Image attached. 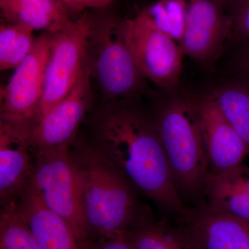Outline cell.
Returning a JSON list of instances; mask_svg holds the SVG:
<instances>
[{
	"label": "cell",
	"instance_id": "obj_6",
	"mask_svg": "<svg viewBox=\"0 0 249 249\" xmlns=\"http://www.w3.org/2000/svg\"><path fill=\"white\" fill-rule=\"evenodd\" d=\"M91 26L86 11L52 34L42 100L34 123L66 97L84 71Z\"/></svg>",
	"mask_w": 249,
	"mask_h": 249
},
{
	"label": "cell",
	"instance_id": "obj_13",
	"mask_svg": "<svg viewBox=\"0 0 249 249\" xmlns=\"http://www.w3.org/2000/svg\"><path fill=\"white\" fill-rule=\"evenodd\" d=\"M181 218L196 249H249V222L245 219L202 206L188 209Z\"/></svg>",
	"mask_w": 249,
	"mask_h": 249
},
{
	"label": "cell",
	"instance_id": "obj_9",
	"mask_svg": "<svg viewBox=\"0 0 249 249\" xmlns=\"http://www.w3.org/2000/svg\"><path fill=\"white\" fill-rule=\"evenodd\" d=\"M186 27L179 47L203 66L217 58L226 39L232 35V22L224 0H186Z\"/></svg>",
	"mask_w": 249,
	"mask_h": 249
},
{
	"label": "cell",
	"instance_id": "obj_25",
	"mask_svg": "<svg viewBox=\"0 0 249 249\" xmlns=\"http://www.w3.org/2000/svg\"><path fill=\"white\" fill-rule=\"evenodd\" d=\"M238 67L242 71H249V45L246 47L240 55Z\"/></svg>",
	"mask_w": 249,
	"mask_h": 249
},
{
	"label": "cell",
	"instance_id": "obj_11",
	"mask_svg": "<svg viewBox=\"0 0 249 249\" xmlns=\"http://www.w3.org/2000/svg\"><path fill=\"white\" fill-rule=\"evenodd\" d=\"M34 123L0 119L1 204L16 202L29 188L36 155L32 142Z\"/></svg>",
	"mask_w": 249,
	"mask_h": 249
},
{
	"label": "cell",
	"instance_id": "obj_2",
	"mask_svg": "<svg viewBox=\"0 0 249 249\" xmlns=\"http://www.w3.org/2000/svg\"><path fill=\"white\" fill-rule=\"evenodd\" d=\"M70 151L79 178L89 240L107 238L132 227L144 209L132 183L91 145L80 143Z\"/></svg>",
	"mask_w": 249,
	"mask_h": 249
},
{
	"label": "cell",
	"instance_id": "obj_3",
	"mask_svg": "<svg viewBox=\"0 0 249 249\" xmlns=\"http://www.w3.org/2000/svg\"><path fill=\"white\" fill-rule=\"evenodd\" d=\"M154 119L181 199L201 206L209 175V160L193 101L170 100Z\"/></svg>",
	"mask_w": 249,
	"mask_h": 249
},
{
	"label": "cell",
	"instance_id": "obj_24",
	"mask_svg": "<svg viewBox=\"0 0 249 249\" xmlns=\"http://www.w3.org/2000/svg\"><path fill=\"white\" fill-rule=\"evenodd\" d=\"M66 10L71 17V14L80 16L88 9H99L107 7L114 0H57Z\"/></svg>",
	"mask_w": 249,
	"mask_h": 249
},
{
	"label": "cell",
	"instance_id": "obj_22",
	"mask_svg": "<svg viewBox=\"0 0 249 249\" xmlns=\"http://www.w3.org/2000/svg\"><path fill=\"white\" fill-rule=\"evenodd\" d=\"M232 22V34L249 40V0H224Z\"/></svg>",
	"mask_w": 249,
	"mask_h": 249
},
{
	"label": "cell",
	"instance_id": "obj_12",
	"mask_svg": "<svg viewBox=\"0 0 249 249\" xmlns=\"http://www.w3.org/2000/svg\"><path fill=\"white\" fill-rule=\"evenodd\" d=\"M199 119L209 160V174L217 175L242 164L248 147L214 101L192 100Z\"/></svg>",
	"mask_w": 249,
	"mask_h": 249
},
{
	"label": "cell",
	"instance_id": "obj_8",
	"mask_svg": "<svg viewBox=\"0 0 249 249\" xmlns=\"http://www.w3.org/2000/svg\"><path fill=\"white\" fill-rule=\"evenodd\" d=\"M52 34L36 37L29 55L0 89V119L34 123L38 114Z\"/></svg>",
	"mask_w": 249,
	"mask_h": 249
},
{
	"label": "cell",
	"instance_id": "obj_1",
	"mask_svg": "<svg viewBox=\"0 0 249 249\" xmlns=\"http://www.w3.org/2000/svg\"><path fill=\"white\" fill-rule=\"evenodd\" d=\"M91 145L160 211L186 213L155 119L131 105H109L96 116Z\"/></svg>",
	"mask_w": 249,
	"mask_h": 249
},
{
	"label": "cell",
	"instance_id": "obj_21",
	"mask_svg": "<svg viewBox=\"0 0 249 249\" xmlns=\"http://www.w3.org/2000/svg\"><path fill=\"white\" fill-rule=\"evenodd\" d=\"M142 11L156 27L179 45L186 27V0H160Z\"/></svg>",
	"mask_w": 249,
	"mask_h": 249
},
{
	"label": "cell",
	"instance_id": "obj_14",
	"mask_svg": "<svg viewBox=\"0 0 249 249\" xmlns=\"http://www.w3.org/2000/svg\"><path fill=\"white\" fill-rule=\"evenodd\" d=\"M16 206L40 249H83L70 226L47 208L32 192L24 193Z\"/></svg>",
	"mask_w": 249,
	"mask_h": 249
},
{
	"label": "cell",
	"instance_id": "obj_5",
	"mask_svg": "<svg viewBox=\"0 0 249 249\" xmlns=\"http://www.w3.org/2000/svg\"><path fill=\"white\" fill-rule=\"evenodd\" d=\"M87 66L107 97H131L142 88L144 77L126 42L123 21L91 22Z\"/></svg>",
	"mask_w": 249,
	"mask_h": 249
},
{
	"label": "cell",
	"instance_id": "obj_19",
	"mask_svg": "<svg viewBox=\"0 0 249 249\" xmlns=\"http://www.w3.org/2000/svg\"><path fill=\"white\" fill-rule=\"evenodd\" d=\"M34 31L18 24L1 21L0 70L16 69L29 55L36 39Z\"/></svg>",
	"mask_w": 249,
	"mask_h": 249
},
{
	"label": "cell",
	"instance_id": "obj_7",
	"mask_svg": "<svg viewBox=\"0 0 249 249\" xmlns=\"http://www.w3.org/2000/svg\"><path fill=\"white\" fill-rule=\"evenodd\" d=\"M129 51L142 76L155 84L172 89L178 84L183 53L171 36L160 30L142 11L123 21Z\"/></svg>",
	"mask_w": 249,
	"mask_h": 249
},
{
	"label": "cell",
	"instance_id": "obj_17",
	"mask_svg": "<svg viewBox=\"0 0 249 249\" xmlns=\"http://www.w3.org/2000/svg\"><path fill=\"white\" fill-rule=\"evenodd\" d=\"M124 233L134 249H196L185 226L173 227L157 220L146 207Z\"/></svg>",
	"mask_w": 249,
	"mask_h": 249
},
{
	"label": "cell",
	"instance_id": "obj_18",
	"mask_svg": "<svg viewBox=\"0 0 249 249\" xmlns=\"http://www.w3.org/2000/svg\"><path fill=\"white\" fill-rule=\"evenodd\" d=\"M240 136L249 151V85L222 87L209 95Z\"/></svg>",
	"mask_w": 249,
	"mask_h": 249
},
{
	"label": "cell",
	"instance_id": "obj_20",
	"mask_svg": "<svg viewBox=\"0 0 249 249\" xmlns=\"http://www.w3.org/2000/svg\"><path fill=\"white\" fill-rule=\"evenodd\" d=\"M0 249H40L16 202L1 205Z\"/></svg>",
	"mask_w": 249,
	"mask_h": 249
},
{
	"label": "cell",
	"instance_id": "obj_10",
	"mask_svg": "<svg viewBox=\"0 0 249 249\" xmlns=\"http://www.w3.org/2000/svg\"><path fill=\"white\" fill-rule=\"evenodd\" d=\"M91 75L86 68L70 93L34 123L32 142L36 155L71 147L92 101Z\"/></svg>",
	"mask_w": 249,
	"mask_h": 249
},
{
	"label": "cell",
	"instance_id": "obj_16",
	"mask_svg": "<svg viewBox=\"0 0 249 249\" xmlns=\"http://www.w3.org/2000/svg\"><path fill=\"white\" fill-rule=\"evenodd\" d=\"M0 14L3 22L52 34L73 19L57 0H0Z\"/></svg>",
	"mask_w": 249,
	"mask_h": 249
},
{
	"label": "cell",
	"instance_id": "obj_15",
	"mask_svg": "<svg viewBox=\"0 0 249 249\" xmlns=\"http://www.w3.org/2000/svg\"><path fill=\"white\" fill-rule=\"evenodd\" d=\"M201 206L249 222V167L242 163L217 175L209 174Z\"/></svg>",
	"mask_w": 249,
	"mask_h": 249
},
{
	"label": "cell",
	"instance_id": "obj_4",
	"mask_svg": "<svg viewBox=\"0 0 249 249\" xmlns=\"http://www.w3.org/2000/svg\"><path fill=\"white\" fill-rule=\"evenodd\" d=\"M70 148L62 147L36 155L28 190L67 222L83 247L89 235L79 178Z\"/></svg>",
	"mask_w": 249,
	"mask_h": 249
},
{
	"label": "cell",
	"instance_id": "obj_23",
	"mask_svg": "<svg viewBox=\"0 0 249 249\" xmlns=\"http://www.w3.org/2000/svg\"><path fill=\"white\" fill-rule=\"evenodd\" d=\"M83 249H134L124 232L107 238L89 240L83 245Z\"/></svg>",
	"mask_w": 249,
	"mask_h": 249
}]
</instances>
